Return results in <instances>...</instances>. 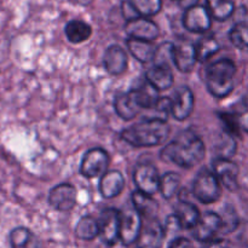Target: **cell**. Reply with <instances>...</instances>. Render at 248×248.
Listing matches in <instances>:
<instances>
[{"instance_id": "1", "label": "cell", "mask_w": 248, "mask_h": 248, "mask_svg": "<svg viewBox=\"0 0 248 248\" xmlns=\"http://www.w3.org/2000/svg\"><path fill=\"white\" fill-rule=\"evenodd\" d=\"M206 148L202 140L193 131H183L161 152V159L183 169H193L205 157Z\"/></svg>"}, {"instance_id": "2", "label": "cell", "mask_w": 248, "mask_h": 248, "mask_svg": "<svg viewBox=\"0 0 248 248\" xmlns=\"http://www.w3.org/2000/svg\"><path fill=\"white\" fill-rule=\"evenodd\" d=\"M170 135V126L162 118H153L138 123L121 132V138L133 147H156Z\"/></svg>"}, {"instance_id": "3", "label": "cell", "mask_w": 248, "mask_h": 248, "mask_svg": "<svg viewBox=\"0 0 248 248\" xmlns=\"http://www.w3.org/2000/svg\"><path fill=\"white\" fill-rule=\"evenodd\" d=\"M236 65L232 60L223 58L210 64L206 69V85L216 98H224L234 90Z\"/></svg>"}, {"instance_id": "4", "label": "cell", "mask_w": 248, "mask_h": 248, "mask_svg": "<svg viewBox=\"0 0 248 248\" xmlns=\"http://www.w3.org/2000/svg\"><path fill=\"white\" fill-rule=\"evenodd\" d=\"M193 195L202 203L217 202L222 196V184L213 171L202 170L193 182Z\"/></svg>"}, {"instance_id": "5", "label": "cell", "mask_w": 248, "mask_h": 248, "mask_svg": "<svg viewBox=\"0 0 248 248\" xmlns=\"http://www.w3.org/2000/svg\"><path fill=\"white\" fill-rule=\"evenodd\" d=\"M160 181L161 177L159 176V171L154 165L143 162L138 164L133 170V182L140 193L153 196L159 191Z\"/></svg>"}, {"instance_id": "6", "label": "cell", "mask_w": 248, "mask_h": 248, "mask_svg": "<svg viewBox=\"0 0 248 248\" xmlns=\"http://www.w3.org/2000/svg\"><path fill=\"white\" fill-rule=\"evenodd\" d=\"M109 165V155L102 148H92L85 153L80 165V173L86 178L103 176Z\"/></svg>"}, {"instance_id": "7", "label": "cell", "mask_w": 248, "mask_h": 248, "mask_svg": "<svg viewBox=\"0 0 248 248\" xmlns=\"http://www.w3.org/2000/svg\"><path fill=\"white\" fill-rule=\"evenodd\" d=\"M182 22L186 31L191 33L202 34L210 31L212 27V16L208 12L207 7L196 4L186 7Z\"/></svg>"}, {"instance_id": "8", "label": "cell", "mask_w": 248, "mask_h": 248, "mask_svg": "<svg viewBox=\"0 0 248 248\" xmlns=\"http://www.w3.org/2000/svg\"><path fill=\"white\" fill-rule=\"evenodd\" d=\"M194 109V94L188 86H179L170 98V114L177 121L186 120Z\"/></svg>"}, {"instance_id": "9", "label": "cell", "mask_w": 248, "mask_h": 248, "mask_svg": "<svg viewBox=\"0 0 248 248\" xmlns=\"http://www.w3.org/2000/svg\"><path fill=\"white\" fill-rule=\"evenodd\" d=\"M121 212L114 208H107L99 217V236L108 246H113L120 240Z\"/></svg>"}, {"instance_id": "10", "label": "cell", "mask_w": 248, "mask_h": 248, "mask_svg": "<svg viewBox=\"0 0 248 248\" xmlns=\"http://www.w3.org/2000/svg\"><path fill=\"white\" fill-rule=\"evenodd\" d=\"M142 216L135 210L128 208L120 216V241L125 246L137 242L143 227Z\"/></svg>"}, {"instance_id": "11", "label": "cell", "mask_w": 248, "mask_h": 248, "mask_svg": "<svg viewBox=\"0 0 248 248\" xmlns=\"http://www.w3.org/2000/svg\"><path fill=\"white\" fill-rule=\"evenodd\" d=\"M77 198V188L69 183H62L51 189L48 194V203L60 212H68L75 207Z\"/></svg>"}, {"instance_id": "12", "label": "cell", "mask_w": 248, "mask_h": 248, "mask_svg": "<svg viewBox=\"0 0 248 248\" xmlns=\"http://www.w3.org/2000/svg\"><path fill=\"white\" fill-rule=\"evenodd\" d=\"M191 230L194 239L200 242H211L222 230V217L216 212H206Z\"/></svg>"}, {"instance_id": "13", "label": "cell", "mask_w": 248, "mask_h": 248, "mask_svg": "<svg viewBox=\"0 0 248 248\" xmlns=\"http://www.w3.org/2000/svg\"><path fill=\"white\" fill-rule=\"evenodd\" d=\"M125 31L128 38L150 41V43L156 40L160 35V29L157 24L145 17H137V18L126 22Z\"/></svg>"}, {"instance_id": "14", "label": "cell", "mask_w": 248, "mask_h": 248, "mask_svg": "<svg viewBox=\"0 0 248 248\" xmlns=\"http://www.w3.org/2000/svg\"><path fill=\"white\" fill-rule=\"evenodd\" d=\"M212 171L228 190L236 191L239 189V166L232 160L216 157L212 161Z\"/></svg>"}, {"instance_id": "15", "label": "cell", "mask_w": 248, "mask_h": 248, "mask_svg": "<svg viewBox=\"0 0 248 248\" xmlns=\"http://www.w3.org/2000/svg\"><path fill=\"white\" fill-rule=\"evenodd\" d=\"M145 219L137 240V248H161L165 237L164 227L154 218Z\"/></svg>"}, {"instance_id": "16", "label": "cell", "mask_w": 248, "mask_h": 248, "mask_svg": "<svg viewBox=\"0 0 248 248\" xmlns=\"http://www.w3.org/2000/svg\"><path fill=\"white\" fill-rule=\"evenodd\" d=\"M198 62L196 48L189 40H179L173 47V64L182 73H190Z\"/></svg>"}, {"instance_id": "17", "label": "cell", "mask_w": 248, "mask_h": 248, "mask_svg": "<svg viewBox=\"0 0 248 248\" xmlns=\"http://www.w3.org/2000/svg\"><path fill=\"white\" fill-rule=\"evenodd\" d=\"M127 53L121 46L111 45L104 52L103 64L107 72L114 77L123 75L127 69Z\"/></svg>"}, {"instance_id": "18", "label": "cell", "mask_w": 248, "mask_h": 248, "mask_svg": "<svg viewBox=\"0 0 248 248\" xmlns=\"http://www.w3.org/2000/svg\"><path fill=\"white\" fill-rule=\"evenodd\" d=\"M179 228L183 229H193L198 224L201 215L195 205L186 200H179L174 205V215Z\"/></svg>"}, {"instance_id": "19", "label": "cell", "mask_w": 248, "mask_h": 248, "mask_svg": "<svg viewBox=\"0 0 248 248\" xmlns=\"http://www.w3.org/2000/svg\"><path fill=\"white\" fill-rule=\"evenodd\" d=\"M145 80L157 91L169 90L173 85V73L170 65L153 64L145 73Z\"/></svg>"}, {"instance_id": "20", "label": "cell", "mask_w": 248, "mask_h": 248, "mask_svg": "<svg viewBox=\"0 0 248 248\" xmlns=\"http://www.w3.org/2000/svg\"><path fill=\"white\" fill-rule=\"evenodd\" d=\"M125 188V178L119 171H107L99 181V193L104 199L120 195Z\"/></svg>"}, {"instance_id": "21", "label": "cell", "mask_w": 248, "mask_h": 248, "mask_svg": "<svg viewBox=\"0 0 248 248\" xmlns=\"http://www.w3.org/2000/svg\"><path fill=\"white\" fill-rule=\"evenodd\" d=\"M114 109H115L116 114L125 121L135 119V116L142 110L131 91L116 96L115 101H114Z\"/></svg>"}, {"instance_id": "22", "label": "cell", "mask_w": 248, "mask_h": 248, "mask_svg": "<svg viewBox=\"0 0 248 248\" xmlns=\"http://www.w3.org/2000/svg\"><path fill=\"white\" fill-rule=\"evenodd\" d=\"M131 92L135 96L138 106L142 109H155L157 103H159L160 98H161L159 96V91L154 86H152L147 80L143 81L140 86L131 90Z\"/></svg>"}, {"instance_id": "23", "label": "cell", "mask_w": 248, "mask_h": 248, "mask_svg": "<svg viewBox=\"0 0 248 248\" xmlns=\"http://www.w3.org/2000/svg\"><path fill=\"white\" fill-rule=\"evenodd\" d=\"M133 208L143 218H154L159 211V203L153 199V196L143 194L140 191H133L131 195Z\"/></svg>"}, {"instance_id": "24", "label": "cell", "mask_w": 248, "mask_h": 248, "mask_svg": "<svg viewBox=\"0 0 248 248\" xmlns=\"http://www.w3.org/2000/svg\"><path fill=\"white\" fill-rule=\"evenodd\" d=\"M10 244L12 248H44L38 236L23 227L12 230L10 234Z\"/></svg>"}, {"instance_id": "25", "label": "cell", "mask_w": 248, "mask_h": 248, "mask_svg": "<svg viewBox=\"0 0 248 248\" xmlns=\"http://www.w3.org/2000/svg\"><path fill=\"white\" fill-rule=\"evenodd\" d=\"M127 48L131 52V55L136 58L137 61L142 63H148L153 62L155 56V51L156 47L154 46V44L150 43V41H144V40H138V39H132L128 38L127 41Z\"/></svg>"}, {"instance_id": "26", "label": "cell", "mask_w": 248, "mask_h": 248, "mask_svg": "<svg viewBox=\"0 0 248 248\" xmlns=\"http://www.w3.org/2000/svg\"><path fill=\"white\" fill-rule=\"evenodd\" d=\"M65 36L73 44H81L89 40L92 35V28L89 23L81 19H72L65 24Z\"/></svg>"}, {"instance_id": "27", "label": "cell", "mask_w": 248, "mask_h": 248, "mask_svg": "<svg viewBox=\"0 0 248 248\" xmlns=\"http://www.w3.org/2000/svg\"><path fill=\"white\" fill-rule=\"evenodd\" d=\"M206 7L216 21H227L235 11L234 0H206Z\"/></svg>"}, {"instance_id": "28", "label": "cell", "mask_w": 248, "mask_h": 248, "mask_svg": "<svg viewBox=\"0 0 248 248\" xmlns=\"http://www.w3.org/2000/svg\"><path fill=\"white\" fill-rule=\"evenodd\" d=\"M75 235L78 239L85 240V241H91L96 236H99L98 220H96L91 216H85L80 218L75 227Z\"/></svg>"}, {"instance_id": "29", "label": "cell", "mask_w": 248, "mask_h": 248, "mask_svg": "<svg viewBox=\"0 0 248 248\" xmlns=\"http://www.w3.org/2000/svg\"><path fill=\"white\" fill-rule=\"evenodd\" d=\"M195 48L196 56H198V62L202 63L210 60L212 56H215L219 51L220 45L215 36L208 35L200 39L199 43L195 45Z\"/></svg>"}, {"instance_id": "30", "label": "cell", "mask_w": 248, "mask_h": 248, "mask_svg": "<svg viewBox=\"0 0 248 248\" xmlns=\"http://www.w3.org/2000/svg\"><path fill=\"white\" fill-rule=\"evenodd\" d=\"M181 188V176L176 172H167L161 177L160 181V189L162 196L166 200H171L178 194Z\"/></svg>"}, {"instance_id": "31", "label": "cell", "mask_w": 248, "mask_h": 248, "mask_svg": "<svg viewBox=\"0 0 248 248\" xmlns=\"http://www.w3.org/2000/svg\"><path fill=\"white\" fill-rule=\"evenodd\" d=\"M131 6L140 17H152L162 9V0H128Z\"/></svg>"}, {"instance_id": "32", "label": "cell", "mask_w": 248, "mask_h": 248, "mask_svg": "<svg viewBox=\"0 0 248 248\" xmlns=\"http://www.w3.org/2000/svg\"><path fill=\"white\" fill-rule=\"evenodd\" d=\"M230 40L235 47L248 51V22L236 23L230 31Z\"/></svg>"}, {"instance_id": "33", "label": "cell", "mask_w": 248, "mask_h": 248, "mask_svg": "<svg viewBox=\"0 0 248 248\" xmlns=\"http://www.w3.org/2000/svg\"><path fill=\"white\" fill-rule=\"evenodd\" d=\"M173 47L174 44L169 41L157 46L153 63L161 65H170V63H173Z\"/></svg>"}, {"instance_id": "34", "label": "cell", "mask_w": 248, "mask_h": 248, "mask_svg": "<svg viewBox=\"0 0 248 248\" xmlns=\"http://www.w3.org/2000/svg\"><path fill=\"white\" fill-rule=\"evenodd\" d=\"M220 217H222V230H220V232H223V234L234 232L239 228V218H237L236 212L232 207L225 208Z\"/></svg>"}, {"instance_id": "35", "label": "cell", "mask_w": 248, "mask_h": 248, "mask_svg": "<svg viewBox=\"0 0 248 248\" xmlns=\"http://www.w3.org/2000/svg\"><path fill=\"white\" fill-rule=\"evenodd\" d=\"M234 114L236 116L240 128L248 132V98H245L237 106L236 111H234Z\"/></svg>"}, {"instance_id": "36", "label": "cell", "mask_w": 248, "mask_h": 248, "mask_svg": "<svg viewBox=\"0 0 248 248\" xmlns=\"http://www.w3.org/2000/svg\"><path fill=\"white\" fill-rule=\"evenodd\" d=\"M121 10H123V15H124V17H125L126 22L140 17L137 14H136V11L133 10V7L131 6V4L128 2V0L127 1L123 2V5H121Z\"/></svg>"}, {"instance_id": "37", "label": "cell", "mask_w": 248, "mask_h": 248, "mask_svg": "<svg viewBox=\"0 0 248 248\" xmlns=\"http://www.w3.org/2000/svg\"><path fill=\"white\" fill-rule=\"evenodd\" d=\"M169 248H194V246L188 239L178 237V239H176L171 245H170Z\"/></svg>"}, {"instance_id": "38", "label": "cell", "mask_w": 248, "mask_h": 248, "mask_svg": "<svg viewBox=\"0 0 248 248\" xmlns=\"http://www.w3.org/2000/svg\"><path fill=\"white\" fill-rule=\"evenodd\" d=\"M207 248H232L229 246L225 240H219V239H215L208 244Z\"/></svg>"}]
</instances>
